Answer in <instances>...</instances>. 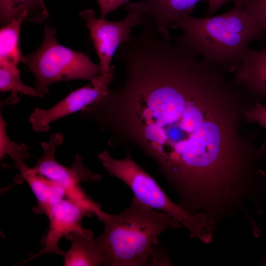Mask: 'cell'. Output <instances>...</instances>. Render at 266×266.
Returning <instances> with one entry per match:
<instances>
[{
	"instance_id": "1",
	"label": "cell",
	"mask_w": 266,
	"mask_h": 266,
	"mask_svg": "<svg viewBox=\"0 0 266 266\" xmlns=\"http://www.w3.org/2000/svg\"><path fill=\"white\" fill-rule=\"evenodd\" d=\"M117 60L122 82L89 111L91 122L109 133L108 145L142 151L183 204L240 187L258 155L241 132L250 101L244 89L193 49L158 35L127 45Z\"/></svg>"
},
{
	"instance_id": "2",
	"label": "cell",
	"mask_w": 266,
	"mask_h": 266,
	"mask_svg": "<svg viewBox=\"0 0 266 266\" xmlns=\"http://www.w3.org/2000/svg\"><path fill=\"white\" fill-rule=\"evenodd\" d=\"M95 215L104 226L96 239L103 266L172 265L158 238L169 228L182 227L168 214L155 211L134 197L120 213L110 214L100 209Z\"/></svg>"
},
{
	"instance_id": "3",
	"label": "cell",
	"mask_w": 266,
	"mask_h": 266,
	"mask_svg": "<svg viewBox=\"0 0 266 266\" xmlns=\"http://www.w3.org/2000/svg\"><path fill=\"white\" fill-rule=\"evenodd\" d=\"M169 28L180 29L176 42L196 52L207 63L224 72H234L250 48L251 41L261 40L263 32L241 4L215 16L195 17L183 14Z\"/></svg>"
},
{
	"instance_id": "4",
	"label": "cell",
	"mask_w": 266,
	"mask_h": 266,
	"mask_svg": "<svg viewBox=\"0 0 266 266\" xmlns=\"http://www.w3.org/2000/svg\"><path fill=\"white\" fill-rule=\"evenodd\" d=\"M131 155L132 150L128 149L125 158L116 159L105 150L99 153L97 157L108 174L125 183L139 201L168 214L189 231L191 238L210 242L217 226L214 221L202 213H190L173 202L155 179L133 161Z\"/></svg>"
},
{
	"instance_id": "5",
	"label": "cell",
	"mask_w": 266,
	"mask_h": 266,
	"mask_svg": "<svg viewBox=\"0 0 266 266\" xmlns=\"http://www.w3.org/2000/svg\"><path fill=\"white\" fill-rule=\"evenodd\" d=\"M56 32L46 25L41 45L30 54H22L20 60L33 73L35 89L40 99L48 93L49 87L53 83L72 80L91 81L102 74L99 64L94 63L82 52L60 44Z\"/></svg>"
},
{
	"instance_id": "6",
	"label": "cell",
	"mask_w": 266,
	"mask_h": 266,
	"mask_svg": "<svg viewBox=\"0 0 266 266\" xmlns=\"http://www.w3.org/2000/svg\"><path fill=\"white\" fill-rule=\"evenodd\" d=\"M64 141L63 135L60 133L50 135L48 142L41 144L44 153L32 167L35 172L56 182L65 191L66 197L83 211L85 215H96L100 210V205L93 200L81 186L82 182L99 181L101 175L92 172L83 164L82 158L76 155L71 167L58 163L55 159V152Z\"/></svg>"
},
{
	"instance_id": "7",
	"label": "cell",
	"mask_w": 266,
	"mask_h": 266,
	"mask_svg": "<svg viewBox=\"0 0 266 266\" xmlns=\"http://www.w3.org/2000/svg\"><path fill=\"white\" fill-rule=\"evenodd\" d=\"M86 22L94 47L99 59L101 73L106 72L119 47L130 40L132 29L142 26L145 14L130 10L126 17L120 21H111L98 18L92 9H86L79 13Z\"/></svg>"
},
{
	"instance_id": "8",
	"label": "cell",
	"mask_w": 266,
	"mask_h": 266,
	"mask_svg": "<svg viewBox=\"0 0 266 266\" xmlns=\"http://www.w3.org/2000/svg\"><path fill=\"white\" fill-rule=\"evenodd\" d=\"M114 76L115 67L111 65L106 72L90 81L87 85L70 92L51 108H35L29 117L33 130L47 132L53 122L81 111L85 107L94 103L108 91Z\"/></svg>"
},
{
	"instance_id": "9",
	"label": "cell",
	"mask_w": 266,
	"mask_h": 266,
	"mask_svg": "<svg viewBox=\"0 0 266 266\" xmlns=\"http://www.w3.org/2000/svg\"><path fill=\"white\" fill-rule=\"evenodd\" d=\"M45 215L49 220V229L42 240L43 248L29 260L46 253L63 256L64 252L59 246L61 239L72 231L84 228L82 210L66 198L50 208Z\"/></svg>"
},
{
	"instance_id": "10",
	"label": "cell",
	"mask_w": 266,
	"mask_h": 266,
	"mask_svg": "<svg viewBox=\"0 0 266 266\" xmlns=\"http://www.w3.org/2000/svg\"><path fill=\"white\" fill-rule=\"evenodd\" d=\"M200 1L207 0H143L130 2L125 9L138 11L152 17L161 37L170 40L168 31L170 22L183 14H190Z\"/></svg>"
},
{
	"instance_id": "11",
	"label": "cell",
	"mask_w": 266,
	"mask_h": 266,
	"mask_svg": "<svg viewBox=\"0 0 266 266\" xmlns=\"http://www.w3.org/2000/svg\"><path fill=\"white\" fill-rule=\"evenodd\" d=\"M233 73V79L254 102L266 100V48H249Z\"/></svg>"
},
{
	"instance_id": "12",
	"label": "cell",
	"mask_w": 266,
	"mask_h": 266,
	"mask_svg": "<svg viewBox=\"0 0 266 266\" xmlns=\"http://www.w3.org/2000/svg\"><path fill=\"white\" fill-rule=\"evenodd\" d=\"M24 160H15L14 166L19 170L37 200V204L33 208L34 212L45 214L50 208L66 198L65 191L56 182L34 171Z\"/></svg>"
},
{
	"instance_id": "13",
	"label": "cell",
	"mask_w": 266,
	"mask_h": 266,
	"mask_svg": "<svg viewBox=\"0 0 266 266\" xmlns=\"http://www.w3.org/2000/svg\"><path fill=\"white\" fill-rule=\"evenodd\" d=\"M70 240V248L64 252L66 266L102 265V257L93 233L85 228L69 232L65 236Z\"/></svg>"
},
{
	"instance_id": "14",
	"label": "cell",
	"mask_w": 266,
	"mask_h": 266,
	"mask_svg": "<svg viewBox=\"0 0 266 266\" xmlns=\"http://www.w3.org/2000/svg\"><path fill=\"white\" fill-rule=\"evenodd\" d=\"M49 17L44 0H0V25L2 27L13 20L42 23Z\"/></svg>"
},
{
	"instance_id": "15",
	"label": "cell",
	"mask_w": 266,
	"mask_h": 266,
	"mask_svg": "<svg viewBox=\"0 0 266 266\" xmlns=\"http://www.w3.org/2000/svg\"><path fill=\"white\" fill-rule=\"evenodd\" d=\"M23 18L15 19L0 30V66H18L22 54L19 49V35Z\"/></svg>"
},
{
	"instance_id": "16",
	"label": "cell",
	"mask_w": 266,
	"mask_h": 266,
	"mask_svg": "<svg viewBox=\"0 0 266 266\" xmlns=\"http://www.w3.org/2000/svg\"><path fill=\"white\" fill-rule=\"evenodd\" d=\"M0 91L4 93L11 92V95L0 102V106L17 103L19 99L18 93L38 97L35 89L25 85L21 80L20 71L18 66H0Z\"/></svg>"
},
{
	"instance_id": "17",
	"label": "cell",
	"mask_w": 266,
	"mask_h": 266,
	"mask_svg": "<svg viewBox=\"0 0 266 266\" xmlns=\"http://www.w3.org/2000/svg\"><path fill=\"white\" fill-rule=\"evenodd\" d=\"M234 4H242L259 29L266 32V0H237Z\"/></svg>"
},
{
	"instance_id": "18",
	"label": "cell",
	"mask_w": 266,
	"mask_h": 266,
	"mask_svg": "<svg viewBox=\"0 0 266 266\" xmlns=\"http://www.w3.org/2000/svg\"><path fill=\"white\" fill-rule=\"evenodd\" d=\"M6 123L0 114V159L8 155L11 156L17 153L27 152L30 147L27 145L16 143L11 140L6 133Z\"/></svg>"
},
{
	"instance_id": "19",
	"label": "cell",
	"mask_w": 266,
	"mask_h": 266,
	"mask_svg": "<svg viewBox=\"0 0 266 266\" xmlns=\"http://www.w3.org/2000/svg\"><path fill=\"white\" fill-rule=\"evenodd\" d=\"M244 118L247 123L256 122L266 130V104L252 102L246 108Z\"/></svg>"
},
{
	"instance_id": "20",
	"label": "cell",
	"mask_w": 266,
	"mask_h": 266,
	"mask_svg": "<svg viewBox=\"0 0 266 266\" xmlns=\"http://www.w3.org/2000/svg\"><path fill=\"white\" fill-rule=\"evenodd\" d=\"M100 8V18L105 19L111 12L119 7L128 5L130 0H97Z\"/></svg>"
},
{
	"instance_id": "21",
	"label": "cell",
	"mask_w": 266,
	"mask_h": 266,
	"mask_svg": "<svg viewBox=\"0 0 266 266\" xmlns=\"http://www.w3.org/2000/svg\"><path fill=\"white\" fill-rule=\"evenodd\" d=\"M237 0H207L208 10L206 16H211L219 8L228 2L233 1L235 2Z\"/></svg>"
}]
</instances>
